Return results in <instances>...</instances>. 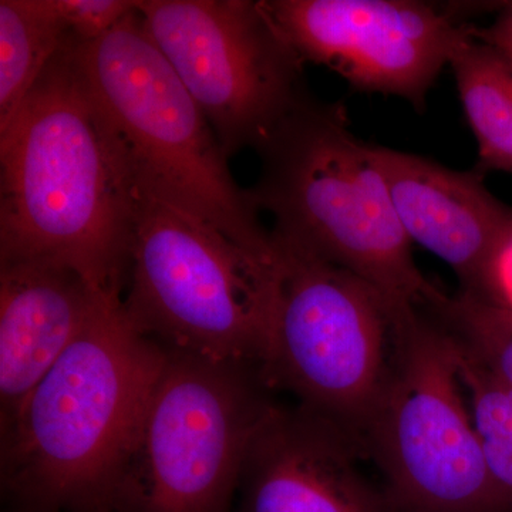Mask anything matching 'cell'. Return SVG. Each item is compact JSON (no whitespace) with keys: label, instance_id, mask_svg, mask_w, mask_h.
Listing matches in <instances>:
<instances>
[{"label":"cell","instance_id":"16","mask_svg":"<svg viewBox=\"0 0 512 512\" xmlns=\"http://www.w3.org/2000/svg\"><path fill=\"white\" fill-rule=\"evenodd\" d=\"M450 333V332H448ZM454 339V338H453ZM456 342V340H454ZM458 366L466 389L491 483L504 511L512 510V387L474 362L457 342Z\"/></svg>","mask_w":512,"mask_h":512},{"label":"cell","instance_id":"15","mask_svg":"<svg viewBox=\"0 0 512 512\" xmlns=\"http://www.w3.org/2000/svg\"><path fill=\"white\" fill-rule=\"evenodd\" d=\"M67 45L73 43L53 0L0 2V128Z\"/></svg>","mask_w":512,"mask_h":512},{"label":"cell","instance_id":"10","mask_svg":"<svg viewBox=\"0 0 512 512\" xmlns=\"http://www.w3.org/2000/svg\"><path fill=\"white\" fill-rule=\"evenodd\" d=\"M303 63L338 73L357 92L426 109L427 96L470 23L457 6L419 0H262Z\"/></svg>","mask_w":512,"mask_h":512},{"label":"cell","instance_id":"9","mask_svg":"<svg viewBox=\"0 0 512 512\" xmlns=\"http://www.w3.org/2000/svg\"><path fill=\"white\" fill-rule=\"evenodd\" d=\"M137 10L228 158L258 151L309 94L302 60L261 2L143 0Z\"/></svg>","mask_w":512,"mask_h":512},{"label":"cell","instance_id":"4","mask_svg":"<svg viewBox=\"0 0 512 512\" xmlns=\"http://www.w3.org/2000/svg\"><path fill=\"white\" fill-rule=\"evenodd\" d=\"M84 77L116 131L138 187L274 259L248 188L239 187L210 121L147 32L138 10L74 46Z\"/></svg>","mask_w":512,"mask_h":512},{"label":"cell","instance_id":"11","mask_svg":"<svg viewBox=\"0 0 512 512\" xmlns=\"http://www.w3.org/2000/svg\"><path fill=\"white\" fill-rule=\"evenodd\" d=\"M369 461L339 424L274 403L245 457L238 512H394L363 470Z\"/></svg>","mask_w":512,"mask_h":512},{"label":"cell","instance_id":"3","mask_svg":"<svg viewBox=\"0 0 512 512\" xmlns=\"http://www.w3.org/2000/svg\"><path fill=\"white\" fill-rule=\"evenodd\" d=\"M256 153L248 192L274 220L272 239L359 276L396 316L447 301L417 268L372 144L350 130L343 104L308 94Z\"/></svg>","mask_w":512,"mask_h":512},{"label":"cell","instance_id":"2","mask_svg":"<svg viewBox=\"0 0 512 512\" xmlns=\"http://www.w3.org/2000/svg\"><path fill=\"white\" fill-rule=\"evenodd\" d=\"M167 350L103 299L8 429L2 484L36 512H110Z\"/></svg>","mask_w":512,"mask_h":512},{"label":"cell","instance_id":"12","mask_svg":"<svg viewBox=\"0 0 512 512\" xmlns=\"http://www.w3.org/2000/svg\"><path fill=\"white\" fill-rule=\"evenodd\" d=\"M394 211L412 244L450 266L460 292L480 293L494 254L512 228V208L476 171L372 144Z\"/></svg>","mask_w":512,"mask_h":512},{"label":"cell","instance_id":"13","mask_svg":"<svg viewBox=\"0 0 512 512\" xmlns=\"http://www.w3.org/2000/svg\"><path fill=\"white\" fill-rule=\"evenodd\" d=\"M104 296L64 266L0 262V431L86 328Z\"/></svg>","mask_w":512,"mask_h":512},{"label":"cell","instance_id":"8","mask_svg":"<svg viewBox=\"0 0 512 512\" xmlns=\"http://www.w3.org/2000/svg\"><path fill=\"white\" fill-rule=\"evenodd\" d=\"M262 379L362 441L389 379L396 313L362 278L275 241Z\"/></svg>","mask_w":512,"mask_h":512},{"label":"cell","instance_id":"6","mask_svg":"<svg viewBox=\"0 0 512 512\" xmlns=\"http://www.w3.org/2000/svg\"><path fill=\"white\" fill-rule=\"evenodd\" d=\"M269 392L254 367L167 352L110 512H231Z\"/></svg>","mask_w":512,"mask_h":512},{"label":"cell","instance_id":"14","mask_svg":"<svg viewBox=\"0 0 512 512\" xmlns=\"http://www.w3.org/2000/svg\"><path fill=\"white\" fill-rule=\"evenodd\" d=\"M448 66L478 144L474 171L483 177L488 171L512 173V64L468 26Z\"/></svg>","mask_w":512,"mask_h":512},{"label":"cell","instance_id":"17","mask_svg":"<svg viewBox=\"0 0 512 512\" xmlns=\"http://www.w3.org/2000/svg\"><path fill=\"white\" fill-rule=\"evenodd\" d=\"M458 348L512 387V313L471 293L458 292L431 311Z\"/></svg>","mask_w":512,"mask_h":512},{"label":"cell","instance_id":"1","mask_svg":"<svg viewBox=\"0 0 512 512\" xmlns=\"http://www.w3.org/2000/svg\"><path fill=\"white\" fill-rule=\"evenodd\" d=\"M74 46L0 128V262L64 266L123 298L137 184Z\"/></svg>","mask_w":512,"mask_h":512},{"label":"cell","instance_id":"7","mask_svg":"<svg viewBox=\"0 0 512 512\" xmlns=\"http://www.w3.org/2000/svg\"><path fill=\"white\" fill-rule=\"evenodd\" d=\"M394 512H503L460 376L427 311L396 316L389 379L362 439Z\"/></svg>","mask_w":512,"mask_h":512},{"label":"cell","instance_id":"19","mask_svg":"<svg viewBox=\"0 0 512 512\" xmlns=\"http://www.w3.org/2000/svg\"><path fill=\"white\" fill-rule=\"evenodd\" d=\"M471 295L488 299L512 313V228L494 254L485 276L483 289L480 293H471Z\"/></svg>","mask_w":512,"mask_h":512},{"label":"cell","instance_id":"5","mask_svg":"<svg viewBox=\"0 0 512 512\" xmlns=\"http://www.w3.org/2000/svg\"><path fill=\"white\" fill-rule=\"evenodd\" d=\"M276 282L275 258L137 185L121 303L138 332L167 352L262 372Z\"/></svg>","mask_w":512,"mask_h":512},{"label":"cell","instance_id":"18","mask_svg":"<svg viewBox=\"0 0 512 512\" xmlns=\"http://www.w3.org/2000/svg\"><path fill=\"white\" fill-rule=\"evenodd\" d=\"M73 45H87L137 9L130 0H53Z\"/></svg>","mask_w":512,"mask_h":512},{"label":"cell","instance_id":"20","mask_svg":"<svg viewBox=\"0 0 512 512\" xmlns=\"http://www.w3.org/2000/svg\"><path fill=\"white\" fill-rule=\"evenodd\" d=\"M470 32L480 42L494 47L512 64V2L504 3L490 25H470Z\"/></svg>","mask_w":512,"mask_h":512}]
</instances>
